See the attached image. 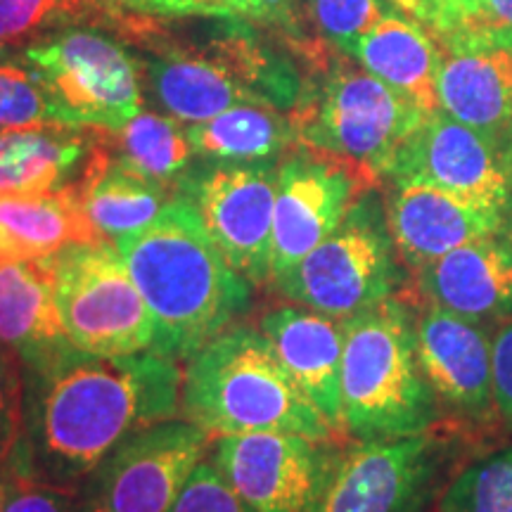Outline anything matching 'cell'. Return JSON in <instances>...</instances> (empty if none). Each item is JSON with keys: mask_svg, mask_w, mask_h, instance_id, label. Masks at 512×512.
Instances as JSON below:
<instances>
[{"mask_svg": "<svg viewBox=\"0 0 512 512\" xmlns=\"http://www.w3.org/2000/svg\"><path fill=\"white\" fill-rule=\"evenodd\" d=\"M183 370L143 351L76 354L46 373H24L22 441L46 482L79 491L128 437L181 418Z\"/></svg>", "mask_w": 512, "mask_h": 512, "instance_id": "obj_1", "label": "cell"}, {"mask_svg": "<svg viewBox=\"0 0 512 512\" xmlns=\"http://www.w3.org/2000/svg\"><path fill=\"white\" fill-rule=\"evenodd\" d=\"M114 245L155 318L159 356L185 363L249 309L254 285L228 264L181 195L145 230Z\"/></svg>", "mask_w": 512, "mask_h": 512, "instance_id": "obj_2", "label": "cell"}, {"mask_svg": "<svg viewBox=\"0 0 512 512\" xmlns=\"http://www.w3.org/2000/svg\"><path fill=\"white\" fill-rule=\"evenodd\" d=\"M181 415L209 439L252 432L339 439L275 356L264 332L249 325H233L185 361Z\"/></svg>", "mask_w": 512, "mask_h": 512, "instance_id": "obj_3", "label": "cell"}, {"mask_svg": "<svg viewBox=\"0 0 512 512\" xmlns=\"http://www.w3.org/2000/svg\"><path fill=\"white\" fill-rule=\"evenodd\" d=\"M342 432L354 441H387L432 430L439 401L422 375L415 320L387 299L342 318Z\"/></svg>", "mask_w": 512, "mask_h": 512, "instance_id": "obj_4", "label": "cell"}, {"mask_svg": "<svg viewBox=\"0 0 512 512\" xmlns=\"http://www.w3.org/2000/svg\"><path fill=\"white\" fill-rule=\"evenodd\" d=\"M318 79L304 83L292 110L302 147L347 159L382 178L396 150L430 112L415 105L363 67L330 60L316 69Z\"/></svg>", "mask_w": 512, "mask_h": 512, "instance_id": "obj_5", "label": "cell"}, {"mask_svg": "<svg viewBox=\"0 0 512 512\" xmlns=\"http://www.w3.org/2000/svg\"><path fill=\"white\" fill-rule=\"evenodd\" d=\"M399 278L384 207L368 190L328 238L268 287L292 304L349 318L392 299Z\"/></svg>", "mask_w": 512, "mask_h": 512, "instance_id": "obj_6", "label": "cell"}, {"mask_svg": "<svg viewBox=\"0 0 512 512\" xmlns=\"http://www.w3.org/2000/svg\"><path fill=\"white\" fill-rule=\"evenodd\" d=\"M55 302L74 347L91 356L152 351L155 318L110 240L79 242L53 256Z\"/></svg>", "mask_w": 512, "mask_h": 512, "instance_id": "obj_7", "label": "cell"}, {"mask_svg": "<svg viewBox=\"0 0 512 512\" xmlns=\"http://www.w3.org/2000/svg\"><path fill=\"white\" fill-rule=\"evenodd\" d=\"M79 128L117 131L143 112L140 64L112 38L64 29L19 55Z\"/></svg>", "mask_w": 512, "mask_h": 512, "instance_id": "obj_8", "label": "cell"}, {"mask_svg": "<svg viewBox=\"0 0 512 512\" xmlns=\"http://www.w3.org/2000/svg\"><path fill=\"white\" fill-rule=\"evenodd\" d=\"M451 439L427 430L342 448L318 512H427L448 484Z\"/></svg>", "mask_w": 512, "mask_h": 512, "instance_id": "obj_9", "label": "cell"}, {"mask_svg": "<svg viewBox=\"0 0 512 512\" xmlns=\"http://www.w3.org/2000/svg\"><path fill=\"white\" fill-rule=\"evenodd\" d=\"M278 162H211L176 185L195 207L209 238L247 283H271Z\"/></svg>", "mask_w": 512, "mask_h": 512, "instance_id": "obj_10", "label": "cell"}, {"mask_svg": "<svg viewBox=\"0 0 512 512\" xmlns=\"http://www.w3.org/2000/svg\"><path fill=\"white\" fill-rule=\"evenodd\" d=\"M207 448V434L183 418L147 427L83 482L79 512H169Z\"/></svg>", "mask_w": 512, "mask_h": 512, "instance_id": "obj_11", "label": "cell"}, {"mask_svg": "<svg viewBox=\"0 0 512 512\" xmlns=\"http://www.w3.org/2000/svg\"><path fill=\"white\" fill-rule=\"evenodd\" d=\"M342 448L294 432L219 437L211 463L256 512H318Z\"/></svg>", "mask_w": 512, "mask_h": 512, "instance_id": "obj_12", "label": "cell"}, {"mask_svg": "<svg viewBox=\"0 0 512 512\" xmlns=\"http://www.w3.org/2000/svg\"><path fill=\"white\" fill-rule=\"evenodd\" d=\"M382 178L437 185L470 202L508 211L512 136H489L446 112H430L403 140Z\"/></svg>", "mask_w": 512, "mask_h": 512, "instance_id": "obj_13", "label": "cell"}, {"mask_svg": "<svg viewBox=\"0 0 512 512\" xmlns=\"http://www.w3.org/2000/svg\"><path fill=\"white\" fill-rule=\"evenodd\" d=\"M377 181L380 178L347 159L325 155L311 147L290 152L278 164L271 280L299 264L311 249L328 238Z\"/></svg>", "mask_w": 512, "mask_h": 512, "instance_id": "obj_14", "label": "cell"}, {"mask_svg": "<svg viewBox=\"0 0 512 512\" xmlns=\"http://www.w3.org/2000/svg\"><path fill=\"white\" fill-rule=\"evenodd\" d=\"M434 41L439 110L489 136H512V29L465 27Z\"/></svg>", "mask_w": 512, "mask_h": 512, "instance_id": "obj_15", "label": "cell"}, {"mask_svg": "<svg viewBox=\"0 0 512 512\" xmlns=\"http://www.w3.org/2000/svg\"><path fill=\"white\" fill-rule=\"evenodd\" d=\"M505 214V209L484 207L437 185L415 181H389L384 200L396 252L413 271L453 249L501 233Z\"/></svg>", "mask_w": 512, "mask_h": 512, "instance_id": "obj_16", "label": "cell"}, {"mask_svg": "<svg viewBox=\"0 0 512 512\" xmlns=\"http://www.w3.org/2000/svg\"><path fill=\"white\" fill-rule=\"evenodd\" d=\"M415 351L439 403L472 420L496 413L491 344L475 320L430 306L415 320Z\"/></svg>", "mask_w": 512, "mask_h": 512, "instance_id": "obj_17", "label": "cell"}, {"mask_svg": "<svg viewBox=\"0 0 512 512\" xmlns=\"http://www.w3.org/2000/svg\"><path fill=\"white\" fill-rule=\"evenodd\" d=\"M0 344L22 373H46L76 354L55 302L53 256L0 261Z\"/></svg>", "mask_w": 512, "mask_h": 512, "instance_id": "obj_18", "label": "cell"}, {"mask_svg": "<svg viewBox=\"0 0 512 512\" xmlns=\"http://www.w3.org/2000/svg\"><path fill=\"white\" fill-rule=\"evenodd\" d=\"M259 330L292 380L309 396L320 415L342 432V318L306 306H278L261 318Z\"/></svg>", "mask_w": 512, "mask_h": 512, "instance_id": "obj_19", "label": "cell"}, {"mask_svg": "<svg viewBox=\"0 0 512 512\" xmlns=\"http://www.w3.org/2000/svg\"><path fill=\"white\" fill-rule=\"evenodd\" d=\"M418 290L439 306L479 323L512 313V230L470 242L418 268Z\"/></svg>", "mask_w": 512, "mask_h": 512, "instance_id": "obj_20", "label": "cell"}, {"mask_svg": "<svg viewBox=\"0 0 512 512\" xmlns=\"http://www.w3.org/2000/svg\"><path fill=\"white\" fill-rule=\"evenodd\" d=\"M159 105L185 124L207 121L238 105H261L211 43H157L145 64Z\"/></svg>", "mask_w": 512, "mask_h": 512, "instance_id": "obj_21", "label": "cell"}, {"mask_svg": "<svg viewBox=\"0 0 512 512\" xmlns=\"http://www.w3.org/2000/svg\"><path fill=\"white\" fill-rule=\"evenodd\" d=\"M69 185L100 238L110 242L145 230L176 197L174 188L140 174L112 155L95 133L81 174Z\"/></svg>", "mask_w": 512, "mask_h": 512, "instance_id": "obj_22", "label": "cell"}, {"mask_svg": "<svg viewBox=\"0 0 512 512\" xmlns=\"http://www.w3.org/2000/svg\"><path fill=\"white\" fill-rule=\"evenodd\" d=\"M347 57L425 112L439 110V46L413 17H403L389 8L380 22L347 50Z\"/></svg>", "mask_w": 512, "mask_h": 512, "instance_id": "obj_23", "label": "cell"}, {"mask_svg": "<svg viewBox=\"0 0 512 512\" xmlns=\"http://www.w3.org/2000/svg\"><path fill=\"white\" fill-rule=\"evenodd\" d=\"M98 240L69 183L38 195H0V261L48 259L69 245Z\"/></svg>", "mask_w": 512, "mask_h": 512, "instance_id": "obj_24", "label": "cell"}, {"mask_svg": "<svg viewBox=\"0 0 512 512\" xmlns=\"http://www.w3.org/2000/svg\"><path fill=\"white\" fill-rule=\"evenodd\" d=\"M91 147V128H0V195H38L64 188Z\"/></svg>", "mask_w": 512, "mask_h": 512, "instance_id": "obj_25", "label": "cell"}, {"mask_svg": "<svg viewBox=\"0 0 512 512\" xmlns=\"http://www.w3.org/2000/svg\"><path fill=\"white\" fill-rule=\"evenodd\" d=\"M188 138L207 162H275L299 145L292 114L268 105H238L188 124Z\"/></svg>", "mask_w": 512, "mask_h": 512, "instance_id": "obj_26", "label": "cell"}, {"mask_svg": "<svg viewBox=\"0 0 512 512\" xmlns=\"http://www.w3.org/2000/svg\"><path fill=\"white\" fill-rule=\"evenodd\" d=\"M93 133L121 162L169 185L174 192L178 181L190 171L192 157H195L188 126L157 112H138L117 131L93 128Z\"/></svg>", "mask_w": 512, "mask_h": 512, "instance_id": "obj_27", "label": "cell"}, {"mask_svg": "<svg viewBox=\"0 0 512 512\" xmlns=\"http://www.w3.org/2000/svg\"><path fill=\"white\" fill-rule=\"evenodd\" d=\"M439 512H512V444L465 465L439 496Z\"/></svg>", "mask_w": 512, "mask_h": 512, "instance_id": "obj_28", "label": "cell"}, {"mask_svg": "<svg viewBox=\"0 0 512 512\" xmlns=\"http://www.w3.org/2000/svg\"><path fill=\"white\" fill-rule=\"evenodd\" d=\"M79 128L27 64H0V128Z\"/></svg>", "mask_w": 512, "mask_h": 512, "instance_id": "obj_29", "label": "cell"}, {"mask_svg": "<svg viewBox=\"0 0 512 512\" xmlns=\"http://www.w3.org/2000/svg\"><path fill=\"white\" fill-rule=\"evenodd\" d=\"M3 512H79V491L55 486L31 465L22 434L3 460Z\"/></svg>", "mask_w": 512, "mask_h": 512, "instance_id": "obj_30", "label": "cell"}, {"mask_svg": "<svg viewBox=\"0 0 512 512\" xmlns=\"http://www.w3.org/2000/svg\"><path fill=\"white\" fill-rule=\"evenodd\" d=\"M207 5L211 17H238L252 19V22L268 24V27L283 31L294 41V50L311 62L313 67H320L328 60V46L325 43H313L302 31V0H202Z\"/></svg>", "mask_w": 512, "mask_h": 512, "instance_id": "obj_31", "label": "cell"}, {"mask_svg": "<svg viewBox=\"0 0 512 512\" xmlns=\"http://www.w3.org/2000/svg\"><path fill=\"white\" fill-rule=\"evenodd\" d=\"M320 43L347 55V50L382 19L389 5L384 0H304Z\"/></svg>", "mask_w": 512, "mask_h": 512, "instance_id": "obj_32", "label": "cell"}, {"mask_svg": "<svg viewBox=\"0 0 512 512\" xmlns=\"http://www.w3.org/2000/svg\"><path fill=\"white\" fill-rule=\"evenodd\" d=\"M83 19L93 22L86 0H0V38L15 46Z\"/></svg>", "mask_w": 512, "mask_h": 512, "instance_id": "obj_33", "label": "cell"}, {"mask_svg": "<svg viewBox=\"0 0 512 512\" xmlns=\"http://www.w3.org/2000/svg\"><path fill=\"white\" fill-rule=\"evenodd\" d=\"M91 8L93 22L107 19L131 36L162 22V19L178 17H211V12L202 0H86Z\"/></svg>", "mask_w": 512, "mask_h": 512, "instance_id": "obj_34", "label": "cell"}, {"mask_svg": "<svg viewBox=\"0 0 512 512\" xmlns=\"http://www.w3.org/2000/svg\"><path fill=\"white\" fill-rule=\"evenodd\" d=\"M169 512H256L242 498L228 479L221 475L219 467L211 460H202L192 470L183 491L178 494L174 508Z\"/></svg>", "mask_w": 512, "mask_h": 512, "instance_id": "obj_35", "label": "cell"}, {"mask_svg": "<svg viewBox=\"0 0 512 512\" xmlns=\"http://www.w3.org/2000/svg\"><path fill=\"white\" fill-rule=\"evenodd\" d=\"M24 425V373L12 351L0 344V460L17 444Z\"/></svg>", "mask_w": 512, "mask_h": 512, "instance_id": "obj_36", "label": "cell"}, {"mask_svg": "<svg viewBox=\"0 0 512 512\" xmlns=\"http://www.w3.org/2000/svg\"><path fill=\"white\" fill-rule=\"evenodd\" d=\"M396 8L420 22L432 36L472 27L475 0H392Z\"/></svg>", "mask_w": 512, "mask_h": 512, "instance_id": "obj_37", "label": "cell"}, {"mask_svg": "<svg viewBox=\"0 0 512 512\" xmlns=\"http://www.w3.org/2000/svg\"><path fill=\"white\" fill-rule=\"evenodd\" d=\"M491 389L496 415L512 430V320L496 332L491 342Z\"/></svg>", "mask_w": 512, "mask_h": 512, "instance_id": "obj_38", "label": "cell"}, {"mask_svg": "<svg viewBox=\"0 0 512 512\" xmlns=\"http://www.w3.org/2000/svg\"><path fill=\"white\" fill-rule=\"evenodd\" d=\"M472 27L512 29V0H475V19H472Z\"/></svg>", "mask_w": 512, "mask_h": 512, "instance_id": "obj_39", "label": "cell"}, {"mask_svg": "<svg viewBox=\"0 0 512 512\" xmlns=\"http://www.w3.org/2000/svg\"><path fill=\"white\" fill-rule=\"evenodd\" d=\"M15 53V43L5 41V38H0V64L8 62V57Z\"/></svg>", "mask_w": 512, "mask_h": 512, "instance_id": "obj_40", "label": "cell"}, {"mask_svg": "<svg viewBox=\"0 0 512 512\" xmlns=\"http://www.w3.org/2000/svg\"><path fill=\"white\" fill-rule=\"evenodd\" d=\"M3 460H0V512H3V491H5V467H3Z\"/></svg>", "mask_w": 512, "mask_h": 512, "instance_id": "obj_41", "label": "cell"}]
</instances>
